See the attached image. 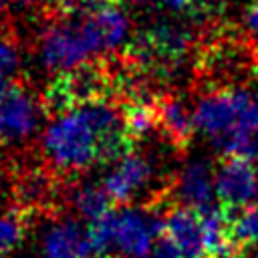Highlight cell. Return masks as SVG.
<instances>
[{
	"label": "cell",
	"mask_w": 258,
	"mask_h": 258,
	"mask_svg": "<svg viewBox=\"0 0 258 258\" xmlns=\"http://www.w3.org/2000/svg\"><path fill=\"white\" fill-rule=\"evenodd\" d=\"M131 147L125 113L107 99H93L56 111L40 133L46 163L60 173H79L101 161H115Z\"/></svg>",
	"instance_id": "1"
},
{
	"label": "cell",
	"mask_w": 258,
	"mask_h": 258,
	"mask_svg": "<svg viewBox=\"0 0 258 258\" xmlns=\"http://www.w3.org/2000/svg\"><path fill=\"white\" fill-rule=\"evenodd\" d=\"M129 34L131 20L117 4L97 2L77 12H60L38 34L36 60L46 73L64 75L121 50Z\"/></svg>",
	"instance_id": "2"
},
{
	"label": "cell",
	"mask_w": 258,
	"mask_h": 258,
	"mask_svg": "<svg viewBox=\"0 0 258 258\" xmlns=\"http://www.w3.org/2000/svg\"><path fill=\"white\" fill-rule=\"evenodd\" d=\"M196 131L226 157L258 163V97L246 87H218L194 105Z\"/></svg>",
	"instance_id": "3"
},
{
	"label": "cell",
	"mask_w": 258,
	"mask_h": 258,
	"mask_svg": "<svg viewBox=\"0 0 258 258\" xmlns=\"http://www.w3.org/2000/svg\"><path fill=\"white\" fill-rule=\"evenodd\" d=\"M163 236V220L151 208L123 206L89 224L95 256L149 258Z\"/></svg>",
	"instance_id": "4"
},
{
	"label": "cell",
	"mask_w": 258,
	"mask_h": 258,
	"mask_svg": "<svg viewBox=\"0 0 258 258\" xmlns=\"http://www.w3.org/2000/svg\"><path fill=\"white\" fill-rule=\"evenodd\" d=\"M44 119V105L26 87L10 85L0 101V143L20 145L32 139Z\"/></svg>",
	"instance_id": "5"
},
{
	"label": "cell",
	"mask_w": 258,
	"mask_h": 258,
	"mask_svg": "<svg viewBox=\"0 0 258 258\" xmlns=\"http://www.w3.org/2000/svg\"><path fill=\"white\" fill-rule=\"evenodd\" d=\"M155 181V163L137 151H127L119 159L113 161V165L103 175L101 185L113 200V204H131L143 194L149 191V187Z\"/></svg>",
	"instance_id": "6"
},
{
	"label": "cell",
	"mask_w": 258,
	"mask_h": 258,
	"mask_svg": "<svg viewBox=\"0 0 258 258\" xmlns=\"http://www.w3.org/2000/svg\"><path fill=\"white\" fill-rule=\"evenodd\" d=\"M216 196L226 212L258 204V167L242 157H226L216 167Z\"/></svg>",
	"instance_id": "7"
},
{
	"label": "cell",
	"mask_w": 258,
	"mask_h": 258,
	"mask_svg": "<svg viewBox=\"0 0 258 258\" xmlns=\"http://www.w3.org/2000/svg\"><path fill=\"white\" fill-rule=\"evenodd\" d=\"M173 196L179 206L200 214L218 208L216 169L208 159H191L181 165L173 179Z\"/></svg>",
	"instance_id": "8"
},
{
	"label": "cell",
	"mask_w": 258,
	"mask_h": 258,
	"mask_svg": "<svg viewBox=\"0 0 258 258\" xmlns=\"http://www.w3.org/2000/svg\"><path fill=\"white\" fill-rule=\"evenodd\" d=\"M105 87H107L105 71H101L93 62V64L75 69L71 73L58 75L56 83L50 87V91L46 95V101L50 103V107L54 111H60V109L77 105V103L101 99Z\"/></svg>",
	"instance_id": "9"
},
{
	"label": "cell",
	"mask_w": 258,
	"mask_h": 258,
	"mask_svg": "<svg viewBox=\"0 0 258 258\" xmlns=\"http://www.w3.org/2000/svg\"><path fill=\"white\" fill-rule=\"evenodd\" d=\"M40 258H93L89 228H83L73 218L52 220L40 236Z\"/></svg>",
	"instance_id": "10"
},
{
	"label": "cell",
	"mask_w": 258,
	"mask_h": 258,
	"mask_svg": "<svg viewBox=\"0 0 258 258\" xmlns=\"http://www.w3.org/2000/svg\"><path fill=\"white\" fill-rule=\"evenodd\" d=\"M163 236L175 246L181 258H208L202 214L183 206L167 212L163 218Z\"/></svg>",
	"instance_id": "11"
},
{
	"label": "cell",
	"mask_w": 258,
	"mask_h": 258,
	"mask_svg": "<svg viewBox=\"0 0 258 258\" xmlns=\"http://www.w3.org/2000/svg\"><path fill=\"white\" fill-rule=\"evenodd\" d=\"M157 127L171 145L185 147L196 131L194 109H189L179 97L161 99L157 103Z\"/></svg>",
	"instance_id": "12"
},
{
	"label": "cell",
	"mask_w": 258,
	"mask_h": 258,
	"mask_svg": "<svg viewBox=\"0 0 258 258\" xmlns=\"http://www.w3.org/2000/svg\"><path fill=\"white\" fill-rule=\"evenodd\" d=\"M69 202H71L73 210L77 212V216L87 220L89 224L107 216L111 212V204H113V200L109 198L105 187L97 185V183H79L77 187H73Z\"/></svg>",
	"instance_id": "13"
},
{
	"label": "cell",
	"mask_w": 258,
	"mask_h": 258,
	"mask_svg": "<svg viewBox=\"0 0 258 258\" xmlns=\"http://www.w3.org/2000/svg\"><path fill=\"white\" fill-rule=\"evenodd\" d=\"M230 214V212H228ZM232 238L238 250L258 244V204L230 214Z\"/></svg>",
	"instance_id": "14"
},
{
	"label": "cell",
	"mask_w": 258,
	"mask_h": 258,
	"mask_svg": "<svg viewBox=\"0 0 258 258\" xmlns=\"http://www.w3.org/2000/svg\"><path fill=\"white\" fill-rule=\"evenodd\" d=\"M26 234L24 218L16 210H0V258L14 252Z\"/></svg>",
	"instance_id": "15"
},
{
	"label": "cell",
	"mask_w": 258,
	"mask_h": 258,
	"mask_svg": "<svg viewBox=\"0 0 258 258\" xmlns=\"http://www.w3.org/2000/svg\"><path fill=\"white\" fill-rule=\"evenodd\" d=\"M20 69V52L12 38L0 34V79L12 81Z\"/></svg>",
	"instance_id": "16"
},
{
	"label": "cell",
	"mask_w": 258,
	"mask_h": 258,
	"mask_svg": "<svg viewBox=\"0 0 258 258\" xmlns=\"http://www.w3.org/2000/svg\"><path fill=\"white\" fill-rule=\"evenodd\" d=\"M48 194V181L42 173H28L20 181V196L28 204L42 202V198Z\"/></svg>",
	"instance_id": "17"
},
{
	"label": "cell",
	"mask_w": 258,
	"mask_h": 258,
	"mask_svg": "<svg viewBox=\"0 0 258 258\" xmlns=\"http://www.w3.org/2000/svg\"><path fill=\"white\" fill-rule=\"evenodd\" d=\"M149 258H181V254L175 250V246H173L165 236H161L159 242L155 244V248H153V252H151Z\"/></svg>",
	"instance_id": "18"
},
{
	"label": "cell",
	"mask_w": 258,
	"mask_h": 258,
	"mask_svg": "<svg viewBox=\"0 0 258 258\" xmlns=\"http://www.w3.org/2000/svg\"><path fill=\"white\" fill-rule=\"evenodd\" d=\"M222 6H224V0H194L191 12H196L200 16H212V14L220 12Z\"/></svg>",
	"instance_id": "19"
},
{
	"label": "cell",
	"mask_w": 258,
	"mask_h": 258,
	"mask_svg": "<svg viewBox=\"0 0 258 258\" xmlns=\"http://www.w3.org/2000/svg\"><path fill=\"white\" fill-rule=\"evenodd\" d=\"M244 28L252 34H258V0H252L244 12Z\"/></svg>",
	"instance_id": "20"
},
{
	"label": "cell",
	"mask_w": 258,
	"mask_h": 258,
	"mask_svg": "<svg viewBox=\"0 0 258 258\" xmlns=\"http://www.w3.org/2000/svg\"><path fill=\"white\" fill-rule=\"evenodd\" d=\"M161 6L173 14H183V12H191L194 8V0H159Z\"/></svg>",
	"instance_id": "21"
},
{
	"label": "cell",
	"mask_w": 258,
	"mask_h": 258,
	"mask_svg": "<svg viewBox=\"0 0 258 258\" xmlns=\"http://www.w3.org/2000/svg\"><path fill=\"white\" fill-rule=\"evenodd\" d=\"M44 0H0V6H14V8H32L42 4Z\"/></svg>",
	"instance_id": "22"
},
{
	"label": "cell",
	"mask_w": 258,
	"mask_h": 258,
	"mask_svg": "<svg viewBox=\"0 0 258 258\" xmlns=\"http://www.w3.org/2000/svg\"><path fill=\"white\" fill-rule=\"evenodd\" d=\"M10 85H12L10 81H2V79H0V101H2V97H4V93L8 91Z\"/></svg>",
	"instance_id": "23"
},
{
	"label": "cell",
	"mask_w": 258,
	"mask_h": 258,
	"mask_svg": "<svg viewBox=\"0 0 258 258\" xmlns=\"http://www.w3.org/2000/svg\"><path fill=\"white\" fill-rule=\"evenodd\" d=\"M254 62H256V73H258V44H256V50H254Z\"/></svg>",
	"instance_id": "24"
},
{
	"label": "cell",
	"mask_w": 258,
	"mask_h": 258,
	"mask_svg": "<svg viewBox=\"0 0 258 258\" xmlns=\"http://www.w3.org/2000/svg\"><path fill=\"white\" fill-rule=\"evenodd\" d=\"M127 2H143V0H127Z\"/></svg>",
	"instance_id": "25"
},
{
	"label": "cell",
	"mask_w": 258,
	"mask_h": 258,
	"mask_svg": "<svg viewBox=\"0 0 258 258\" xmlns=\"http://www.w3.org/2000/svg\"><path fill=\"white\" fill-rule=\"evenodd\" d=\"M254 258H258V252H256V256H254Z\"/></svg>",
	"instance_id": "26"
}]
</instances>
